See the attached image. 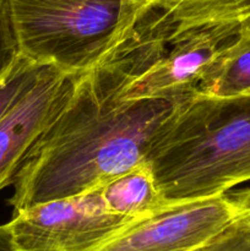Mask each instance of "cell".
Instances as JSON below:
<instances>
[{
    "label": "cell",
    "instance_id": "1",
    "mask_svg": "<svg viewBox=\"0 0 250 251\" xmlns=\"http://www.w3.org/2000/svg\"><path fill=\"white\" fill-rule=\"evenodd\" d=\"M190 97L125 100L93 70L78 74L66 107L29 152L7 200L12 213L100 188L147 161Z\"/></svg>",
    "mask_w": 250,
    "mask_h": 251
},
{
    "label": "cell",
    "instance_id": "2",
    "mask_svg": "<svg viewBox=\"0 0 250 251\" xmlns=\"http://www.w3.org/2000/svg\"><path fill=\"white\" fill-rule=\"evenodd\" d=\"M147 162L166 205L222 195L250 180V95L186 100Z\"/></svg>",
    "mask_w": 250,
    "mask_h": 251
},
{
    "label": "cell",
    "instance_id": "3",
    "mask_svg": "<svg viewBox=\"0 0 250 251\" xmlns=\"http://www.w3.org/2000/svg\"><path fill=\"white\" fill-rule=\"evenodd\" d=\"M239 34V24L186 25L154 2L92 70L125 100L193 97Z\"/></svg>",
    "mask_w": 250,
    "mask_h": 251
},
{
    "label": "cell",
    "instance_id": "4",
    "mask_svg": "<svg viewBox=\"0 0 250 251\" xmlns=\"http://www.w3.org/2000/svg\"><path fill=\"white\" fill-rule=\"evenodd\" d=\"M156 0H7L19 53L66 74L92 70Z\"/></svg>",
    "mask_w": 250,
    "mask_h": 251
},
{
    "label": "cell",
    "instance_id": "5",
    "mask_svg": "<svg viewBox=\"0 0 250 251\" xmlns=\"http://www.w3.org/2000/svg\"><path fill=\"white\" fill-rule=\"evenodd\" d=\"M136 220L110 210L97 188L17 211L7 225L20 251H91Z\"/></svg>",
    "mask_w": 250,
    "mask_h": 251
},
{
    "label": "cell",
    "instance_id": "6",
    "mask_svg": "<svg viewBox=\"0 0 250 251\" xmlns=\"http://www.w3.org/2000/svg\"><path fill=\"white\" fill-rule=\"evenodd\" d=\"M240 217L227 193L172 203L134 221L91 251H194Z\"/></svg>",
    "mask_w": 250,
    "mask_h": 251
},
{
    "label": "cell",
    "instance_id": "7",
    "mask_svg": "<svg viewBox=\"0 0 250 251\" xmlns=\"http://www.w3.org/2000/svg\"><path fill=\"white\" fill-rule=\"evenodd\" d=\"M78 74L49 66L0 122V191L12 185L36 142L66 107Z\"/></svg>",
    "mask_w": 250,
    "mask_h": 251
},
{
    "label": "cell",
    "instance_id": "8",
    "mask_svg": "<svg viewBox=\"0 0 250 251\" xmlns=\"http://www.w3.org/2000/svg\"><path fill=\"white\" fill-rule=\"evenodd\" d=\"M108 207L129 217H146L166 207L149 162H142L100 188Z\"/></svg>",
    "mask_w": 250,
    "mask_h": 251
},
{
    "label": "cell",
    "instance_id": "9",
    "mask_svg": "<svg viewBox=\"0 0 250 251\" xmlns=\"http://www.w3.org/2000/svg\"><path fill=\"white\" fill-rule=\"evenodd\" d=\"M196 95L215 97L250 95V32L240 33L206 70Z\"/></svg>",
    "mask_w": 250,
    "mask_h": 251
},
{
    "label": "cell",
    "instance_id": "10",
    "mask_svg": "<svg viewBox=\"0 0 250 251\" xmlns=\"http://www.w3.org/2000/svg\"><path fill=\"white\" fill-rule=\"evenodd\" d=\"M156 4L186 25H240L238 0H156Z\"/></svg>",
    "mask_w": 250,
    "mask_h": 251
},
{
    "label": "cell",
    "instance_id": "11",
    "mask_svg": "<svg viewBox=\"0 0 250 251\" xmlns=\"http://www.w3.org/2000/svg\"><path fill=\"white\" fill-rule=\"evenodd\" d=\"M49 66L51 65H39L19 54L9 70L0 78V122L36 86Z\"/></svg>",
    "mask_w": 250,
    "mask_h": 251
},
{
    "label": "cell",
    "instance_id": "12",
    "mask_svg": "<svg viewBox=\"0 0 250 251\" xmlns=\"http://www.w3.org/2000/svg\"><path fill=\"white\" fill-rule=\"evenodd\" d=\"M194 251H250V222L243 217L238 218Z\"/></svg>",
    "mask_w": 250,
    "mask_h": 251
},
{
    "label": "cell",
    "instance_id": "13",
    "mask_svg": "<svg viewBox=\"0 0 250 251\" xmlns=\"http://www.w3.org/2000/svg\"><path fill=\"white\" fill-rule=\"evenodd\" d=\"M19 54L7 0H0V78L9 70Z\"/></svg>",
    "mask_w": 250,
    "mask_h": 251
},
{
    "label": "cell",
    "instance_id": "14",
    "mask_svg": "<svg viewBox=\"0 0 250 251\" xmlns=\"http://www.w3.org/2000/svg\"><path fill=\"white\" fill-rule=\"evenodd\" d=\"M228 198L237 206L238 210L242 213V217L245 218L248 222H250V188L229 194Z\"/></svg>",
    "mask_w": 250,
    "mask_h": 251
},
{
    "label": "cell",
    "instance_id": "15",
    "mask_svg": "<svg viewBox=\"0 0 250 251\" xmlns=\"http://www.w3.org/2000/svg\"><path fill=\"white\" fill-rule=\"evenodd\" d=\"M240 19V33L250 32V0H238Z\"/></svg>",
    "mask_w": 250,
    "mask_h": 251
},
{
    "label": "cell",
    "instance_id": "16",
    "mask_svg": "<svg viewBox=\"0 0 250 251\" xmlns=\"http://www.w3.org/2000/svg\"><path fill=\"white\" fill-rule=\"evenodd\" d=\"M0 251H20L15 245L7 223L0 226Z\"/></svg>",
    "mask_w": 250,
    "mask_h": 251
}]
</instances>
